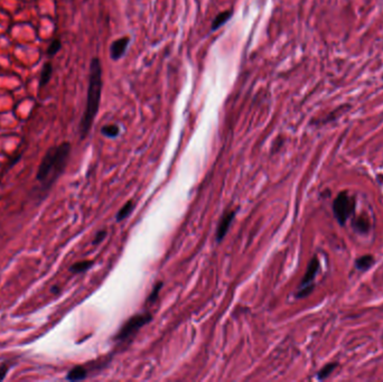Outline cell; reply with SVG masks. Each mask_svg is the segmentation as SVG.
Instances as JSON below:
<instances>
[{
    "label": "cell",
    "mask_w": 383,
    "mask_h": 382,
    "mask_svg": "<svg viewBox=\"0 0 383 382\" xmlns=\"http://www.w3.org/2000/svg\"><path fill=\"white\" fill-rule=\"evenodd\" d=\"M87 377V371L83 365H76L73 369L70 370L67 373L66 379L70 381H80L84 380Z\"/></svg>",
    "instance_id": "obj_8"
},
{
    "label": "cell",
    "mask_w": 383,
    "mask_h": 382,
    "mask_svg": "<svg viewBox=\"0 0 383 382\" xmlns=\"http://www.w3.org/2000/svg\"><path fill=\"white\" fill-rule=\"evenodd\" d=\"M102 91V67L99 59H93L90 64L89 87H87V97L85 111L80 124L81 138H85L93 125L95 116L99 111Z\"/></svg>",
    "instance_id": "obj_1"
},
{
    "label": "cell",
    "mask_w": 383,
    "mask_h": 382,
    "mask_svg": "<svg viewBox=\"0 0 383 382\" xmlns=\"http://www.w3.org/2000/svg\"><path fill=\"white\" fill-rule=\"evenodd\" d=\"M235 217V212L234 211H229L225 212L224 215L221 217V221L219 225H217V230H216V241L221 242L222 240L224 239V236L227 235V233L229 231L230 227L233 222Z\"/></svg>",
    "instance_id": "obj_6"
},
{
    "label": "cell",
    "mask_w": 383,
    "mask_h": 382,
    "mask_svg": "<svg viewBox=\"0 0 383 382\" xmlns=\"http://www.w3.org/2000/svg\"><path fill=\"white\" fill-rule=\"evenodd\" d=\"M338 366L336 363H329L327 365H325L323 369L320 370L319 372V380H323V379H326V378L331 374L333 371H334V369Z\"/></svg>",
    "instance_id": "obj_17"
},
{
    "label": "cell",
    "mask_w": 383,
    "mask_h": 382,
    "mask_svg": "<svg viewBox=\"0 0 383 382\" xmlns=\"http://www.w3.org/2000/svg\"><path fill=\"white\" fill-rule=\"evenodd\" d=\"M151 319L152 316L151 314H149V313H143V314H137L130 317L127 322L122 325L120 331L118 332V334L116 335V340L120 342L128 341L138 331H140V328H143L145 325H147L148 323H150Z\"/></svg>",
    "instance_id": "obj_3"
},
{
    "label": "cell",
    "mask_w": 383,
    "mask_h": 382,
    "mask_svg": "<svg viewBox=\"0 0 383 382\" xmlns=\"http://www.w3.org/2000/svg\"><path fill=\"white\" fill-rule=\"evenodd\" d=\"M52 72H53L52 64L46 63L43 67V71H42V74H41V79H40V85L41 86L46 85V84L48 83L49 79H51V76H52Z\"/></svg>",
    "instance_id": "obj_13"
},
{
    "label": "cell",
    "mask_w": 383,
    "mask_h": 382,
    "mask_svg": "<svg viewBox=\"0 0 383 382\" xmlns=\"http://www.w3.org/2000/svg\"><path fill=\"white\" fill-rule=\"evenodd\" d=\"M319 259L313 258L308 263L307 270H306L305 276L300 282L299 289H298V292L296 294L297 298H304V297L308 296L310 292L314 289L313 282L315 280L316 275L319 273Z\"/></svg>",
    "instance_id": "obj_5"
},
{
    "label": "cell",
    "mask_w": 383,
    "mask_h": 382,
    "mask_svg": "<svg viewBox=\"0 0 383 382\" xmlns=\"http://www.w3.org/2000/svg\"><path fill=\"white\" fill-rule=\"evenodd\" d=\"M8 370H9V368L6 364L0 366V381H2L3 379H5V377H6L7 372H8Z\"/></svg>",
    "instance_id": "obj_20"
},
{
    "label": "cell",
    "mask_w": 383,
    "mask_h": 382,
    "mask_svg": "<svg viewBox=\"0 0 383 382\" xmlns=\"http://www.w3.org/2000/svg\"><path fill=\"white\" fill-rule=\"evenodd\" d=\"M373 262H374V259H373L372 255H363V257L359 258L358 260H356L355 265H356V268L360 269V270H366L373 265Z\"/></svg>",
    "instance_id": "obj_12"
},
{
    "label": "cell",
    "mask_w": 383,
    "mask_h": 382,
    "mask_svg": "<svg viewBox=\"0 0 383 382\" xmlns=\"http://www.w3.org/2000/svg\"><path fill=\"white\" fill-rule=\"evenodd\" d=\"M70 151L71 145L68 143H63L57 147L49 148L38 167L36 174L37 181L51 186L66 166Z\"/></svg>",
    "instance_id": "obj_2"
},
{
    "label": "cell",
    "mask_w": 383,
    "mask_h": 382,
    "mask_svg": "<svg viewBox=\"0 0 383 382\" xmlns=\"http://www.w3.org/2000/svg\"><path fill=\"white\" fill-rule=\"evenodd\" d=\"M163 286H164L163 281H159V282H157V284L154 286V288H152L151 293L149 294V296H148V298H147V301H148L149 304H152V303H155L156 299L158 298L159 292H160V289L163 288Z\"/></svg>",
    "instance_id": "obj_16"
},
{
    "label": "cell",
    "mask_w": 383,
    "mask_h": 382,
    "mask_svg": "<svg viewBox=\"0 0 383 382\" xmlns=\"http://www.w3.org/2000/svg\"><path fill=\"white\" fill-rule=\"evenodd\" d=\"M129 42H130L129 37H122V38H119L117 41H114L110 46L111 59L114 61L121 59L126 53V51H127Z\"/></svg>",
    "instance_id": "obj_7"
},
{
    "label": "cell",
    "mask_w": 383,
    "mask_h": 382,
    "mask_svg": "<svg viewBox=\"0 0 383 382\" xmlns=\"http://www.w3.org/2000/svg\"><path fill=\"white\" fill-rule=\"evenodd\" d=\"M232 17V11L225 10L223 13H220L217 16L214 18V21L212 22V30H216L220 27H222L225 22L229 21V19Z\"/></svg>",
    "instance_id": "obj_9"
},
{
    "label": "cell",
    "mask_w": 383,
    "mask_h": 382,
    "mask_svg": "<svg viewBox=\"0 0 383 382\" xmlns=\"http://www.w3.org/2000/svg\"><path fill=\"white\" fill-rule=\"evenodd\" d=\"M106 235V230H101L97 233V235L94 236V240H93V244H99L100 242H102L103 240H105Z\"/></svg>",
    "instance_id": "obj_19"
},
{
    "label": "cell",
    "mask_w": 383,
    "mask_h": 382,
    "mask_svg": "<svg viewBox=\"0 0 383 382\" xmlns=\"http://www.w3.org/2000/svg\"><path fill=\"white\" fill-rule=\"evenodd\" d=\"M333 211L340 224L344 225L354 211V202L346 193H340L333 203Z\"/></svg>",
    "instance_id": "obj_4"
},
{
    "label": "cell",
    "mask_w": 383,
    "mask_h": 382,
    "mask_svg": "<svg viewBox=\"0 0 383 382\" xmlns=\"http://www.w3.org/2000/svg\"><path fill=\"white\" fill-rule=\"evenodd\" d=\"M93 266V261L92 260H82L79 262H75L73 266L71 267V273L73 274H82L85 273L86 270H89L91 267Z\"/></svg>",
    "instance_id": "obj_10"
},
{
    "label": "cell",
    "mask_w": 383,
    "mask_h": 382,
    "mask_svg": "<svg viewBox=\"0 0 383 382\" xmlns=\"http://www.w3.org/2000/svg\"><path fill=\"white\" fill-rule=\"evenodd\" d=\"M133 208H135V205H133L132 201L127 202V203H126L124 206H122V208L120 209V211L118 212V214L116 216L118 222H121V221H124L125 219H127L130 213L132 212Z\"/></svg>",
    "instance_id": "obj_11"
},
{
    "label": "cell",
    "mask_w": 383,
    "mask_h": 382,
    "mask_svg": "<svg viewBox=\"0 0 383 382\" xmlns=\"http://www.w3.org/2000/svg\"><path fill=\"white\" fill-rule=\"evenodd\" d=\"M101 132L102 135L108 137V138H116L120 132V129L116 125H106L101 129Z\"/></svg>",
    "instance_id": "obj_14"
},
{
    "label": "cell",
    "mask_w": 383,
    "mask_h": 382,
    "mask_svg": "<svg viewBox=\"0 0 383 382\" xmlns=\"http://www.w3.org/2000/svg\"><path fill=\"white\" fill-rule=\"evenodd\" d=\"M61 49V42L59 41V40H56V41H53V43L49 45L48 46V49H47V53H48V55H55L57 52H59Z\"/></svg>",
    "instance_id": "obj_18"
},
{
    "label": "cell",
    "mask_w": 383,
    "mask_h": 382,
    "mask_svg": "<svg viewBox=\"0 0 383 382\" xmlns=\"http://www.w3.org/2000/svg\"><path fill=\"white\" fill-rule=\"evenodd\" d=\"M354 228L356 231L361 232V233H365L367 232L370 228V223H369V220L365 219V217H359L358 221L354 223Z\"/></svg>",
    "instance_id": "obj_15"
}]
</instances>
